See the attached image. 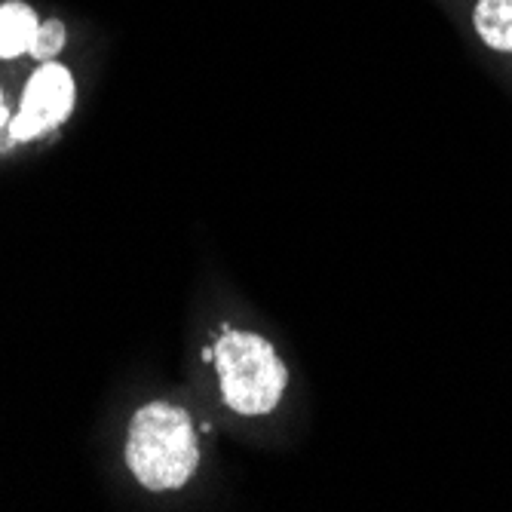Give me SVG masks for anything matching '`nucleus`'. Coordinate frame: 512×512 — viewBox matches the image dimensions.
Instances as JSON below:
<instances>
[{"instance_id":"39448f33","label":"nucleus","mask_w":512,"mask_h":512,"mask_svg":"<svg viewBox=\"0 0 512 512\" xmlns=\"http://www.w3.org/2000/svg\"><path fill=\"white\" fill-rule=\"evenodd\" d=\"M473 25L494 53H512V0H476Z\"/></svg>"},{"instance_id":"0eeeda50","label":"nucleus","mask_w":512,"mask_h":512,"mask_svg":"<svg viewBox=\"0 0 512 512\" xmlns=\"http://www.w3.org/2000/svg\"><path fill=\"white\" fill-rule=\"evenodd\" d=\"M10 120V111H7V105H4V96H0V126H4Z\"/></svg>"},{"instance_id":"f03ea898","label":"nucleus","mask_w":512,"mask_h":512,"mask_svg":"<svg viewBox=\"0 0 512 512\" xmlns=\"http://www.w3.org/2000/svg\"><path fill=\"white\" fill-rule=\"evenodd\" d=\"M221 396L243 417L270 414L286 393L289 371L276 347L255 332H227L212 347Z\"/></svg>"},{"instance_id":"7ed1b4c3","label":"nucleus","mask_w":512,"mask_h":512,"mask_svg":"<svg viewBox=\"0 0 512 512\" xmlns=\"http://www.w3.org/2000/svg\"><path fill=\"white\" fill-rule=\"evenodd\" d=\"M74 77L59 62H40V68L28 77L22 105L10 120L13 142H28L43 132H53L62 126L74 111Z\"/></svg>"},{"instance_id":"f257e3e1","label":"nucleus","mask_w":512,"mask_h":512,"mask_svg":"<svg viewBox=\"0 0 512 512\" xmlns=\"http://www.w3.org/2000/svg\"><path fill=\"white\" fill-rule=\"evenodd\" d=\"M126 467L148 491H175L200 467V442L191 414L175 402H148L129 421Z\"/></svg>"},{"instance_id":"423d86ee","label":"nucleus","mask_w":512,"mask_h":512,"mask_svg":"<svg viewBox=\"0 0 512 512\" xmlns=\"http://www.w3.org/2000/svg\"><path fill=\"white\" fill-rule=\"evenodd\" d=\"M65 40H68L65 22H59V19H46V22H40L37 34H34V40H31L28 56L37 59V62H53V59L62 53Z\"/></svg>"},{"instance_id":"20e7f679","label":"nucleus","mask_w":512,"mask_h":512,"mask_svg":"<svg viewBox=\"0 0 512 512\" xmlns=\"http://www.w3.org/2000/svg\"><path fill=\"white\" fill-rule=\"evenodd\" d=\"M40 28L37 13L22 0H7L0 7V59H19L31 50V40Z\"/></svg>"}]
</instances>
